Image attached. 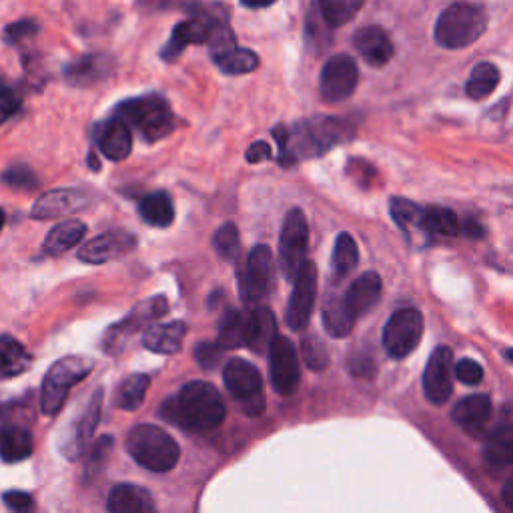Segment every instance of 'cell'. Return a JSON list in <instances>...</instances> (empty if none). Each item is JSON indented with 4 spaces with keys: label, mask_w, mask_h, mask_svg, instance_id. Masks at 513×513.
I'll return each instance as SVG.
<instances>
[{
    "label": "cell",
    "mask_w": 513,
    "mask_h": 513,
    "mask_svg": "<svg viewBox=\"0 0 513 513\" xmlns=\"http://www.w3.org/2000/svg\"><path fill=\"white\" fill-rule=\"evenodd\" d=\"M273 137L279 147V165L293 167L301 159L321 157L333 147L355 137V125L339 117H311L291 127L277 125Z\"/></svg>",
    "instance_id": "1"
},
{
    "label": "cell",
    "mask_w": 513,
    "mask_h": 513,
    "mask_svg": "<svg viewBox=\"0 0 513 513\" xmlns=\"http://www.w3.org/2000/svg\"><path fill=\"white\" fill-rule=\"evenodd\" d=\"M161 417L181 429L207 433L225 421L227 405L211 383L191 381L181 387L177 397L161 405Z\"/></svg>",
    "instance_id": "2"
},
{
    "label": "cell",
    "mask_w": 513,
    "mask_h": 513,
    "mask_svg": "<svg viewBox=\"0 0 513 513\" xmlns=\"http://www.w3.org/2000/svg\"><path fill=\"white\" fill-rule=\"evenodd\" d=\"M115 117L139 133L145 143H157L175 131V115L161 95L133 97L117 105Z\"/></svg>",
    "instance_id": "3"
},
{
    "label": "cell",
    "mask_w": 513,
    "mask_h": 513,
    "mask_svg": "<svg viewBox=\"0 0 513 513\" xmlns=\"http://www.w3.org/2000/svg\"><path fill=\"white\" fill-rule=\"evenodd\" d=\"M125 447L141 467L155 473L171 471L181 457L179 443L165 429L151 423L133 427L127 435Z\"/></svg>",
    "instance_id": "4"
},
{
    "label": "cell",
    "mask_w": 513,
    "mask_h": 513,
    "mask_svg": "<svg viewBox=\"0 0 513 513\" xmlns=\"http://www.w3.org/2000/svg\"><path fill=\"white\" fill-rule=\"evenodd\" d=\"M487 29V13L479 5L453 3L449 5L435 23V41L443 49H465L473 45Z\"/></svg>",
    "instance_id": "5"
},
{
    "label": "cell",
    "mask_w": 513,
    "mask_h": 513,
    "mask_svg": "<svg viewBox=\"0 0 513 513\" xmlns=\"http://www.w3.org/2000/svg\"><path fill=\"white\" fill-rule=\"evenodd\" d=\"M93 369H95V361L83 355H71L57 361L49 369L43 381V389H41L43 413L51 417L57 415L67 401L69 391L81 381H85L93 373Z\"/></svg>",
    "instance_id": "6"
},
{
    "label": "cell",
    "mask_w": 513,
    "mask_h": 513,
    "mask_svg": "<svg viewBox=\"0 0 513 513\" xmlns=\"http://www.w3.org/2000/svg\"><path fill=\"white\" fill-rule=\"evenodd\" d=\"M223 381L231 397L249 417H257L265 409L263 377L259 369L245 359H231L223 369Z\"/></svg>",
    "instance_id": "7"
},
{
    "label": "cell",
    "mask_w": 513,
    "mask_h": 513,
    "mask_svg": "<svg viewBox=\"0 0 513 513\" xmlns=\"http://www.w3.org/2000/svg\"><path fill=\"white\" fill-rule=\"evenodd\" d=\"M309 245V223L301 209H291L279 237V269L287 281H295L305 263Z\"/></svg>",
    "instance_id": "8"
},
{
    "label": "cell",
    "mask_w": 513,
    "mask_h": 513,
    "mask_svg": "<svg viewBox=\"0 0 513 513\" xmlns=\"http://www.w3.org/2000/svg\"><path fill=\"white\" fill-rule=\"evenodd\" d=\"M425 321L419 309L407 307L395 311L383 327V347L393 359L409 357L421 343Z\"/></svg>",
    "instance_id": "9"
},
{
    "label": "cell",
    "mask_w": 513,
    "mask_h": 513,
    "mask_svg": "<svg viewBox=\"0 0 513 513\" xmlns=\"http://www.w3.org/2000/svg\"><path fill=\"white\" fill-rule=\"evenodd\" d=\"M167 311H169V301L163 295L151 297V299L139 303L137 307H133V311L123 321L115 323L107 331V335L103 337V349L109 355H117L135 333L151 327V323L161 319Z\"/></svg>",
    "instance_id": "10"
},
{
    "label": "cell",
    "mask_w": 513,
    "mask_h": 513,
    "mask_svg": "<svg viewBox=\"0 0 513 513\" xmlns=\"http://www.w3.org/2000/svg\"><path fill=\"white\" fill-rule=\"evenodd\" d=\"M275 279L273 253L267 245H255L245 259V269L241 273V293L245 303L257 305L263 301Z\"/></svg>",
    "instance_id": "11"
},
{
    "label": "cell",
    "mask_w": 513,
    "mask_h": 513,
    "mask_svg": "<svg viewBox=\"0 0 513 513\" xmlns=\"http://www.w3.org/2000/svg\"><path fill=\"white\" fill-rule=\"evenodd\" d=\"M357 83L359 69L355 59H351L349 55H335L325 63L321 71L319 93L325 103H343L355 93Z\"/></svg>",
    "instance_id": "12"
},
{
    "label": "cell",
    "mask_w": 513,
    "mask_h": 513,
    "mask_svg": "<svg viewBox=\"0 0 513 513\" xmlns=\"http://www.w3.org/2000/svg\"><path fill=\"white\" fill-rule=\"evenodd\" d=\"M103 397L105 391L99 387L93 397L89 399V403L85 405V409L81 411V415L71 423L69 433L63 437L61 443V453L69 459V461H77L83 457V453L87 451L99 421H101V413H103Z\"/></svg>",
    "instance_id": "13"
},
{
    "label": "cell",
    "mask_w": 513,
    "mask_h": 513,
    "mask_svg": "<svg viewBox=\"0 0 513 513\" xmlns=\"http://www.w3.org/2000/svg\"><path fill=\"white\" fill-rule=\"evenodd\" d=\"M293 293L287 305L285 321L289 329L301 331L309 325L317 299V267L313 261H305L293 281Z\"/></svg>",
    "instance_id": "14"
},
{
    "label": "cell",
    "mask_w": 513,
    "mask_h": 513,
    "mask_svg": "<svg viewBox=\"0 0 513 513\" xmlns=\"http://www.w3.org/2000/svg\"><path fill=\"white\" fill-rule=\"evenodd\" d=\"M269 377L273 389L289 397L299 387V357L291 339L279 335L269 349Z\"/></svg>",
    "instance_id": "15"
},
{
    "label": "cell",
    "mask_w": 513,
    "mask_h": 513,
    "mask_svg": "<svg viewBox=\"0 0 513 513\" xmlns=\"http://www.w3.org/2000/svg\"><path fill=\"white\" fill-rule=\"evenodd\" d=\"M423 391L425 397L435 403L443 405L453 393V351L449 347H437L425 367L423 373Z\"/></svg>",
    "instance_id": "16"
},
{
    "label": "cell",
    "mask_w": 513,
    "mask_h": 513,
    "mask_svg": "<svg viewBox=\"0 0 513 513\" xmlns=\"http://www.w3.org/2000/svg\"><path fill=\"white\" fill-rule=\"evenodd\" d=\"M91 205V195L83 189H55L39 197L31 209V219L51 221L85 211Z\"/></svg>",
    "instance_id": "17"
},
{
    "label": "cell",
    "mask_w": 513,
    "mask_h": 513,
    "mask_svg": "<svg viewBox=\"0 0 513 513\" xmlns=\"http://www.w3.org/2000/svg\"><path fill=\"white\" fill-rule=\"evenodd\" d=\"M209 35H211V13L199 11L193 19L183 21L173 29L169 43L161 51V59L165 63H173L185 53L187 47L207 45Z\"/></svg>",
    "instance_id": "18"
},
{
    "label": "cell",
    "mask_w": 513,
    "mask_h": 513,
    "mask_svg": "<svg viewBox=\"0 0 513 513\" xmlns=\"http://www.w3.org/2000/svg\"><path fill=\"white\" fill-rule=\"evenodd\" d=\"M137 247V237L127 231L103 233L79 249V259L87 265H103L129 255Z\"/></svg>",
    "instance_id": "19"
},
{
    "label": "cell",
    "mask_w": 513,
    "mask_h": 513,
    "mask_svg": "<svg viewBox=\"0 0 513 513\" xmlns=\"http://www.w3.org/2000/svg\"><path fill=\"white\" fill-rule=\"evenodd\" d=\"M93 139L103 157L113 163L125 161L133 151V131L115 115L95 127Z\"/></svg>",
    "instance_id": "20"
},
{
    "label": "cell",
    "mask_w": 513,
    "mask_h": 513,
    "mask_svg": "<svg viewBox=\"0 0 513 513\" xmlns=\"http://www.w3.org/2000/svg\"><path fill=\"white\" fill-rule=\"evenodd\" d=\"M115 59L107 53H93L65 65L63 75L73 87H93L109 79L115 71Z\"/></svg>",
    "instance_id": "21"
},
{
    "label": "cell",
    "mask_w": 513,
    "mask_h": 513,
    "mask_svg": "<svg viewBox=\"0 0 513 513\" xmlns=\"http://www.w3.org/2000/svg\"><path fill=\"white\" fill-rule=\"evenodd\" d=\"M353 45L357 53L363 57L365 63H369L375 69L385 67L393 59V43L389 35L381 27H363L355 33Z\"/></svg>",
    "instance_id": "22"
},
{
    "label": "cell",
    "mask_w": 513,
    "mask_h": 513,
    "mask_svg": "<svg viewBox=\"0 0 513 513\" xmlns=\"http://www.w3.org/2000/svg\"><path fill=\"white\" fill-rule=\"evenodd\" d=\"M381 291H383V285H381V277L373 271L369 273H363L361 277H357L349 289L343 293V301L349 309V313L359 319L363 315H367L381 299Z\"/></svg>",
    "instance_id": "23"
},
{
    "label": "cell",
    "mask_w": 513,
    "mask_h": 513,
    "mask_svg": "<svg viewBox=\"0 0 513 513\" xmlns=\"http://www.w3.org/2000/svg\"><path fill=\"white\" fill-rule=\"evenodd\" d=\"M109 513H157L151 493L135 483L115 485L107 497Z\"/></svg>",
    "instance_id": "24"
},
{
    "label": "cell",
    "mask_w": 513,
    "mask_h": 513,
    "mask_svg": "<svg viewBox=\"0 0 513 513\" xmlns=\"http://www.w3.org/2000/svg\"><path fill=\"white\" fill-rule=\"evenodd\" d=\"M279 337L277 319L269 307L257 305L249 311V331H247V347L259 355L269 353L273 341Z\"/></svg>",
    "instance_id": "25"
},
{
    "label": "cell",
    "mask_w": 513,
    "mask_h": 513,
    "mask_svg": "<svg viewBox=\"0 0 513 513\" xmlns=\"http://www.w3.org/2000/svg\"><path fill=\"white\" fill-rule=\"evenodd\" d=\"M187 337V325L183 321H171L147 327L143 335V345L159 355H175L181 351Z\"/></svg>",
    "instance_id": "26"
},
{
    "label": "cell",
    "mask_w": 513,
    "mask_h": 513,
    "mask_svg": "<svg viewBox=\"0 0 513 513\" xmlns=\"http://www.w3.org/2000/svg\"><path fill=\"white\" fill-rule=\"evenodd\" d=\"M85 235H87V225L83 221H79V219L63 221L49 231V235L45 239V245H43V251L49 257L65 255L71 249H75L83 241Z\"/></svg>",
    "instance_id": "27"
},
{
    "label": "cell",
    "mask_w": 513,
    "mask_h": 513,
    "mask_svg": "<svg viewBox=\"0 0 513 513\" xmlns=\"http://www.w3.org/2000/svg\"><path fill=\"white\" fill-rule=\"evenodd\" d=\"M35 449L33 435L25 425L9 423L0 429V457L7 463H19L31 457Z\"/></svg>",
    "instance_id": "28"
},
{
    "label": "cell",
    "mask_w": 513,
    "mask_h": 513,
    "mask_svg": "<svg viewBox=\"0 0 513 513\" xmlns=\"http://www.w3.org/2000/svg\"><path fill=\"white\" fill-rule=\"evenodd\" d=\"M33 365V355L19 339L13 335H0V377H17L29 371Z\"/></svg>",
    "instance_id": "29"
},
{
    "label": "cell",
    "mask_w": 513,
    "mask_h": 513,
    "mask_svg": "<svg viewBox=\"0 0 513 513\" xmlns=\"http://www.w3.org/2000/svg\"><path fill=\"white\" fill-rule=\"evenodd\" d=\"M141 219L157 229H167L175 221V205L169 193L155 191L141 199L139 203Z\"/></svg>",
    "instance_id": "30"
},
{
    "label": "cell",
    "mask_w": 513,
    "mask_h": 513,
    "mask_svg": "<svg viewBox=\"0 0 513 513\" xmlns=\"http://www.w3.org/2000/svg\"><path fill=\"white\" fill-rule=\"evenodd\" d=\"M247 331H249V313L239 309H229L219 321L217 343L225 351L247 347Z\"/></svg>",
    "instance_id": "31"
},
{
    "label": "cell",
    "mask_w": 513,
    "mask_h": 513,
    "mask_svg": "<svg viewBox=\"0 0 513 513\" xmlns=\"http://www.w3.org/2000/svg\"><path fill=\"white\" fill-rule=\"evenodd\" d=\"M417 227L427 235L455 237L459 233V219L453 211L443 207H421Z\"/></svg>",
    "instance_id": "32"
},
{
    "label": "cell",
    "mask_w": 513,
    "mask_h": 513,
    "mask_svg": "<svg viewBox=\"0 0 513 513\" xmlns=\"http://www.w3.org/2000/svg\"><path fill=\"white\" fill-rule=\"evenodd\" d=\"M355 317L349 313L343 295H333L329 293L323 305V323L329 335L333 337H345L351 333L355 325Z\"/></svg>",
    "instance_id": "33"
},
{
    "label": "cell",
    "mask_w": 513,
    "mask_h": 513,
    "mask_svg": "<svg viewBox=\"0 0 513 513\" xmlns=\"http://www.w3.org/2000/svg\"><path fill=\"white\" fill-rule=\"evenodd\" d=\"M483 457L493 467L513 465V425H503L489 435L483 447Z\"/></svg>",
    "instance_id": "34"
},
{
    "label": "cell",
    "mask_w": 513,
    "mask_h": 513,
    "mask_svg": "<svg viewBox=\"0 0 513 513\" xmlns=\"http://www.w3.org/2000/svg\"><path fill=\"white\" fill-rule=\"evenodd\" d=\"M489 415H491V399L483 393L461 399L453 409V419L467 429L483 425L489 419Z\"/></svg>",
    "instance_id": "35"
},
{
    "label": "cell",
    "mask_w": 513,
    "mask_h": 513,
    "mask_svg": "<svg viewBox=\"0 0 513 513\" xmlns=\"http://www.w3.org/2000/svg\"><path fill=\"white\" fill-rule=\"evenodd\" d=\"M499 69L491 63H477L469 75V81L465 85V93L473 101L487 99L499 85Z\"/></svg>",
    "instance_id": "36"
},
{
    "label": "cell",
    "mask_w": 513,
    "mask_h": 513,
    "mask_svg": "<svg viewBox=\"0 0 513 513\" xmlns=\"http://www.w3.org/2000/svg\"><path fill=\"white\" fill-rule=\"evenodd\" d=\"M365 0H317V11L323 21L333 27H343L355 19Z\"/></svg>",
    "instance_id": "37"
},
{
    "label": "cell",
    "mask_w": 513,
    "mask_h": 513,
    "mask_svg": "<svg viewBox=\"0 0 513 513\" xmlns=\"http://www.w3.org/2000/svg\"><path fill=\"white\" fill-rule=\"evenodd\" d=\"M359 263V249L355 239L349 233H341L335 241L333 257H331V267L337 279L347 277Z\"/></svg>",
    "instance_id": "38"
},
{
    "label": "cell",
    "mask_w": 513,
    "mask_h": 513,
    "mask_svg": "<svg viewBox=\"0 0 513 513\" xmlns=\"http://www.w3.org/2000/svg\"><path fill=\"white\" fill-rule=\"evenodd\" d=\"M151 385V377L145 373H135L129 375L123 385L119 387V395H117V405L125 411H135L143 405L147 391Z\"/></svg>",
    "instance_id": "39"
},
{
    "label": "cell",
    "mask_w": 513,
    "mask_h": 513,
    "mask_svg": "<svg viewBox=\"0 0 513 513\" xmlns=\"http://www.w3.org/2000/svg\"><path fill=\"white\" fill-rule=\"evenodd\" d=\"M213 247L223 261H235L239 255V249H241L237 225L235 223L221 225L213 235Z\"/></svg>",
    "instance_id": "40"
},
{
    "label": "cell",
    "mask_w": 513,
    "mask_h": 513,
    "mask_svg": "<svg viewBox=\"0 0 513 513\" xmlns=\"http://www.w3.org/2000/svg\"><path fill=\"white\" fill-rule=\"evenodd\" d=\"M0 183L11 187V189H17V191L39 189V177L27 165H13V167L5 169L3 175H0Z\"/></svg>",
    "instance_id": "41"
},
{
    "label": "cell",
    "mask_w": 513,
    "mask_h": 513,
    "mask_svg": "<svg viewBox=\"0 0 513 513\" xmlns=\"http://www.w3.org/2000/svg\"><path fill=\"white\" fill-rule=\"evenodd\" d=\"M113 451V437L107 435V437H101L89 451V459H87V465H85V479L87 481H93L105 467L109 455Z\"/></svg>",
    "instance_id": "42"
},
{
    "label": "cell",
    "mask_w": 513,
    "mask_h": 513,
    "mask_svg": "<svg viewBox=\"0 0 513 513\" xmlns=\"http://www.w3.org/2000/svg\"><path fill=\"white\" fill-rule=\"evenodd\" d=\"M301 353L311 371H323L329 365V353L321 339L315 335H309L301 341Z\"/></svg>",
    "instance_id": "43"
},
{
    "label": "cell",
    "mask_w": 513,
    "mask_h": 513,
    "mask_svg": "<svg viewBox=\"0 0 513 513\" xmlns=\"http://www.w3.org/2000/svg\"><path fill=\"white\" fill-rule=\"evenodd\" d=\"M257 67H259V57H257V53H253L251 49H239L227 63H223L221 67H219V71L223 73V75H233V77H237V75H247V73H253V71H257Z\"/></svg>",
    "instance_id": "44"
},
{
    "label": "cell",
    "mask_w": 513,
    "mask_h": 513,
    "mask_svg": "<svg viewBox=\"0 0 513 513\" xmlns=\"http://www.w3.org/2000/svg\"><path fill=\"white\" fill-rule=\"evenodd\" d=\"M421 207H417L415 203L407 201V199H391V217L393 221L401 227V229H411L417 227V219H419Z\"/></svg>",
    "instance_id": "45"
},
{
    "label": "cell",
    "mask_w": 513,
    "mask_h": 513,
    "mask_svg": "<svg viewBox=\"0 0 513 513\" xmlns=\"http://www.w3.org/2000/svg\"><path fill=\"white\" fill-rule=\"evenodd\" d=\"M23 107V97L13 89L0 85V125H5Z\"/></svg>",
    "instance_id": "46"
},
{
    "label": "cell",
    "mask_w": 513,
    "mask_h": 513,
    "mask_svg": "<svg viewBox=\"0 0 513 513\" xmlns=\"http://www.w3.org/2000/svg\"><path fill=\"white\" fill-rule=\"evenodd\" d=\"M223 347L215 341V343H199L197 347H195V359H197V363L203 367V369H207V371H211V369H215L219 363H221V357H223Z\"/></svg>",
    "instance_id": "47"
},
{
    "label": "cell",
    "mask_w": 513,
    "mask_h": 513,
    "mask_svg": "<svg viewBox=\"0 0 513 513\" xmlns=\"http://www.w3.org/2000/svg\"><path fill=\"white\" fill-rule=\"evenodd\" d=\"M37 33H39V25H37L35 21L25 19V21L13 23V25H9V27L5 29V41H7L9 45H19V43H23L25 39L35 37Z\"/></svg>",
    "instance_id": "48"
},
{
    "label": "cell",
    "mask_w": 513,
    "mask_h": 513,
    "mask_svg": "<svg viewBox=\"0 0 513 513\" xmlns=\"http://www.w3.org/2000/svg\"><path fill=\"white\" fill-rule=\"evenodd\" d=\"M453 371H455V377L465 385H477L483 379V367L473 359H461Z\"/></svg>",
    "instance_id": "49"
},
{
    "label": "cell",
    "mask_w": 513,
    "mask_h": 513,
    "mask_svg": "<svg viewBox=\"0 0 513 513\" xmlns=\"http://www.w3.org/2000/svg\"><path fill=\"white\" fill-rule=\"evenodd\" d=\"M3 499L13 513H35V501L25 491H9Z\"/></svg>",
    "instance_id": "50"
},
{
    "label": "cell",
    "mask_w": 513,
    "mask_h": 513,
    "mask_svg": "<svg viewBox=\"0 0 513 513\" xmlns=\"http://www.w3.org/2000/svg\"><path fill=\"white\" fill-rule=\"evenodd\" d=\"M245 159H247V163H253V165H255V163H261V161H265V159H271V147H269L265 141H255V143L249 147Z\"/></svg>",
    "instance_id": "51"
},
{
    "label": "cell",
    "mask_w": 513,
    "mask_h": 513,
    "mask_svg": "<svg viewBox=\"0 0 513 513\" xmlns=\"http://www.w3.org/2000/svg\"><path fill=\"white\" fill-rule=\"evenodd\" d=\"M275 3H277V0H241V5H243L245 9H253V11L273 7Z\"/></svg>",
    "instance_id": "52"
},
{
    "label": "cell",
    "mask_w": 513,
    "mask_h": 513,
    "mask_svg": "<svg viewBox=\"0 0 513 513\" xmlns=\"http://www.w3.org/2000/svg\"><path fill=\"white\" fill-rule=\"evenodd\" d=\"M501 499H503V503L513 511V477L503 485V489H501Z\"/></svg>",
    "instance_id": "53"
},
{
    "label": "cell",
    "mask_w": 513,
    "mask_h": 513,
    "mask_svg": "<svg viewBox=\"0 0 513 513\" xmlns=\"http://www.w3.org/2000/svg\"><path fill=\"white\" fill-rule=\"evenodd\" d=\"M463 233L465 235H469V237H481L483 235V229H481V225L479 223H475V221H467L465 225H463Z\"/></svg>",
    "instance_id": "54"
},
{
    "label": "cell",
    "mask_w": 513,
    "mask_h": 513,
    "mask_svg": "<svg viewBox=\"0 0 513 513\" xmlns=\"http://www.w3.org/2000/svg\"><path fill=\"white\" fill-rule=\"evenodd\" d=\"M141 7H149V9H163L169 7V0H139Z\"/></svg>",
    "instance_id": "55"
},
{
    "label": "cell",
    "mask_w": 513,
    "mask_h": 513,
    "mask_svg": "<svg viewBox=\"0 0 513 513\" xmlns=\"http://www.w3.org/2000/svg\"><path fill=\"white\" fill-rule=\"evenodd\" d=\"M89 165H91V169H93V171H99V169H101V165L97 163L95 153H91V155H89Z\"/></svg>",
    "instance_id": "56"
},
{
    "label": "cell",
    "mask_w": 513,
    "mask_h": 513,
    "mask_svg": "<svg viewBox=\"0 0 513 513\" xmlns=\"http://www.w3.org/2000/svg\"><path fill=\"white\" fill-rule=\"evenodd\" d=\"M5 223H7V215H5V211H3V209H0V231H3Z\"/></svg>",
    "instance_id": "57"
},
{
    "label": "cell",
    "mask_w": 513,
    "mask_h": 513,
    "mask_svg": "<svg viewBox=\"0 0 513 513\" xmlns=\"http://www.w3.org/2000/svg\"><path fill=\"white\" fill-rule=\"evenodd\" d=\"M505 357H507V361H511V363H513V349L505 351Z\"/></svg>",
    "instance_id": "58"
}]
</instances>
